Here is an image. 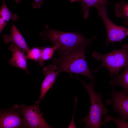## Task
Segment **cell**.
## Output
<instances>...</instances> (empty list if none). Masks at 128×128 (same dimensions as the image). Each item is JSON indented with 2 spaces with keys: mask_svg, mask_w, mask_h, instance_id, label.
Instances as JSON below:
<instances>
[{
  "mask_svg": "<svg viewBox=\"0 0 128 128\" xmlns=\"http://www.w3.org/2000/svg\"><path fill=\"white\" fill-rule=\"evenodd\" d=\"M40 35L44 40H49L54 46L57 47L56 50L61 56L80 46H90L91 41L97 37L86 38L79 32H61L48 28L41 32Z\"/></svg>",
  "mask_w": 128,
  "mask_h": 128,
  "instance_id": "1",
  "label": "cell"
},
{
  "mask_svg": "<svg viewBox=\"0 0 128 128\" xmlns=\"http://www.w3.org/2000/svg\"><path fill=\"white\" fill-rule=\"evenodd\" d=\"M87 47H79L59 58L53 59V62L60 72L80 74L93 80L95 77L92 74L86 59L85 50Z\"/></svg>",
  "mask_w": 128,
  "mask_h": 128,
  "instance_id": "2",
  "label": "cell"
},
{
  "mask_svg": "<svg viewBox=\"0 0 128 128\" xmlns=\"http://www.w3.org/2000/svg\"><path fill=\"white\" fill-rule=\"evenodd\" d=\"M89 94L91 102L90 109L88 115L80 121L83 122L85 128H100L106 123L102 120V115L106 116L109 111L103 103L100 92L96 94L94 90L95 83L91 79L89 83H86L78 78Z\"/></svg>",
  "mask_w": 128,
  "mask_h": 128,
  "instance_id": "3",
  "label": "cell"
},
{
  "mask_svg": "<svg viewBox=\"0 0 128 128\" xmlns=\"http://www.w3.org/2000/svg\"><path fill=\"white\" fill-rule=\"evenodd\" d=\"M92 56L96 60L102 61L101 65L92 71L96 72L103 67L109 71L111 77L118 73L120 69L128 65V44L123 45L122 49L115 50L106 54H103L94 51Z\"/></svg>",
  "mask_w": 128,
  "mask_h": 128,
  "instance_id": "4",
  "label": "cell"
},
{
  "mask_svg": "<svg viewBox=\"0 0 128 128\" xmlns=\"http://www.w3.org/2000/svg\"><path fill=\"white\" fill-rule=\"evenodd\" d=\"M13 108L17 110L23 117L24 127L28 128H51L46 122L41 113L38 104L27 106L24 104L14 105Z\"/></svg>",
  "mask_w": 128,
  "mask_h": 128,
  "instance_id": "5",
  "label": "cell"
},
{
  "mask_svg": "<svg viewBox=\"0 0 128 128\" xmlns=\"http://www.w3.org/2000/svg\"><path fill=\"white\" fill-rule=\"evenodd\" d=\"M96 9L105 26L107 34L105 45L108 46L110 43H121L122 40L128 36V28L124 26L116 25L109 19L106 6L98 7Z\"/></svg>",
  "mask_w": 128,
  "mask_h": 128,
  "instance_id": "6",
  "label": "cell"
},
{
  "mask_svg": "<svg viewBox=\"0 0 128 128\" xmlns=\"http://www.w3.org/2000/svg\"><path fill=\"white\" fill-rule=\"evenodd\" d=\"M110 94L112 99L107 100V103L112 104L114 112L119 114L121 119L126 120L128 119V95L123 91H118L114 89Z\"/></svg>",
  "mask_w": 128,
  "mask_h": 128,
  "instance_id": "7",
  "label": "cell"
},
{
  "mask_svg": "<svg viewBox=\"0 0 128 128\" xmlns=\"http://www.w3.org/2000/svg\"><path fill=\"white\" fill-rule=\"evenodd\" d=\"M60 72L55 64H50L45 67L43 70V74L45 77L42 83L41 93L36 104H39L43 99L46 94L50 88L56 80L57 76Z\"/></svg>",
  "mask_w": 128,
  "mask_h": 128,
  "instance_id": "8",
  "label": "cell"
},
{
  "mask_svg": "<svg viewBox=\"0 0 128 128\" xmlns=\"http://www.w3.org/2000/svg\"><path fill=\"white\" fill-rule=\"evenodd\" d=\"M1 110L0 114V128H17L24 127L23 117L17 109Z\"/></svg>",
  "mask_w": 128,
  "mask_h": 128,
  "instance_id": "9",
  "label": "cell"
},
{
  "mask_svg": "<svg viewBox=\"0 0 128 128\" xmlns=\"http://www.w3.org/2000/svg\"><path fill=\"white\" fill-rule=\"evenodd\" d=\"M9 50L12 52V56L9 63L11 65L25 70L28 73L27 67L26 55L24 51L14 43L10 46Z\"/></svg>",
  "mask_w": 128,
  "mask_h": 128,
  "instance_id": "10",
  "label": "cell"
},
{
  "mask_svg": "<svg viewBox=\"0 0 128 128\" xmlns=\"http://www.w3.org/2000/svg\"><path fill=\"white\" fill-rule=\"evenodd\" d=\"M3 39L5 43L8 44L13 42L21 48L25 54H27L30 50L25 39L13 23L10 34L4 35Z\"/></svg>",
  "mask_w": 128,
  "mask_h": 128,
  "instance_id": "11",
  "label": "cell"
},
{
  "mask_svg": "<svg viewBox=\"0 0 128 128\" xmlns=\"http://www.w3.org/2000/svg\"><path fill=\"white\" fill-rule=\"evenodd\" d=\"M71 3L77 2L81 4L82 11L84 13L83 18L88 17L90 9L92 7L96 8L98 7L106 6L109 3L108 0H70Z\"/></svg>",
  "mask_w": 128,
  "mask_h": 128,
  "instance_id": "12",
  "label": "cell"
},
{
  "mask_svg": "<svg viewBox=\"0 0 128 128\" xmlns=\"http://www.w3.org/2000/svg\"><path fill=\"white\" fill-rule=\"evenodd\" d=\"M125 69L121 74H115L110 82L112 86H119L123 88V91L128 95V65L125 67Z\"/></svg>",
  "mask_w": 128,
  "mask_h": 128,
  "instance_id": "13",
  "label": "cell"
},
{
  "mask_svg": "<svg viewBox=\"0 0 128 128\" xmlns=\"http://www.w3.org/2000/svg\"><path fill=\"white\" fill-rule=\"evenodd\" d=\"M18 18L17 15L13 14L9 11L5 3V0H3L0 11V33L10 19L16 21Z\"/></svg>",
  "mask_w": 128,
  "mask_h": 128,
  "instance_id": "14",
  "label": "cell"
},
{
  "mask_svg": "<svg viewBox=\"0 0 128 128\" xmlns=\"http://www.w3.org/2000/svg\"><path fill=\"white\" fill-rule=\"evenodd\" d=\"M115 6L116 17L123 18L124 24L128 26V3L123 0L120 3H116Z\"/></svg>",
  "mask_w": 128,
  "mask_h": 128,
  "instance_id": "15",
  "label": "cell"
},
{
  "mask_svg": "<svg viewBox=\"0 0 128 128\" xmlns=\"http://www.w3.org/2000/svg\"><path fill=\"white\" fill-rule=\"evenodd\" d=\"M57 48V47L56 45L52 47H41V55L40 62L51 58L55 50H56Z\"/></svg>",
  "mask_w": 128,
  "mask_h": 128,
  "instance_id": "16",
  "label": "cell"
},
{
  "mask_svg": "<svg viewBox=\"0 0 128 128\" xmlns=\"http://www.w3.org/2000/svg\"><path fill=\"white\" fill-rule=\"evenodd\" d=\"M112 121L114 122L118 128H128V122L121 118H116L113 116H105L104 121L105 122Z\"/></svg>",
  "mask_w": 128,
  "mask_h": 128,
  "instance_id": "17",
  "label": "cell"
},
{
  "mask_svg": "<svg viewBox=\"0 0 128 128\" xmlns=\"http://www.w3.org/2000/svg\"><path fill=\"white\" fill-rule=\"evenodd\" d=\"M41 47H34L31 49L27 54V59L40 61L41 55Z\"/></svg>",
  "mask_w": 128,
  "mask_h": 128,
  "instance_id": "18",
  "label": "cell"
},
{
  "mask_svg": "<svg viewBox=\"0 0 128 128\" xmlns=\"http://www.w3.org/2000/svg\"><path fill=\"white\" fill-rule=\"evenodd\" d=\"M32 6L34 9L40 8L41 4L43 3L44 0H34Z\"/></svg>",
  "mask_w": 128,
  "mask_h": 128,
  "instance_id": "19",
  "label": "cell"
},
{
  "mask_svg": "<svg viewBox=\"0 0 128 128\" xmlns=\"http://www.w3.org/2000/svg\"><path fill=\"white\" fill-rule=\"evenodd\" d=\"M15 1L17 3H19L21 1V0H15Z\"/></svg>",
  "mask_w": 128,
  "mask_h": 128,
  "instance_id": "20",
  "label": "cell"
}]
</instances>
